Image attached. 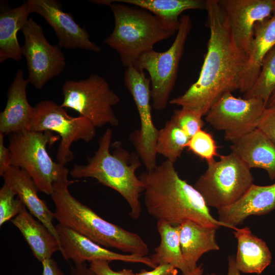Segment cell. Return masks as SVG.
Returning <instances> with one entry per match:
<instances>
[{
  "label": "cell",
  "instance_id": "cell-1",
  "mask_svg": "<svg viewBox=\"0 0 275 275\" xmlns=\"http://www.w3.org/2000/svg\"><path fill=\"white\" fill-rule=\"evenodd\" d=\"M206 26L210 36L197 81L182 95L171 99L180 106L205 116L225 93L239 90L249 56L237 45L229 20L218 0H206Z\"/></svg>",
  "mask_w": 275,
  "mask_h": 275
},
{
  "label": "cell",
  "instance_id": "cell-2",
  "mask_svg": "<svg viewBox=\"0 0 275 275\" xmlns=\"http://www.w3.org/2000/svg\"><path fill=\"white\" fill-rule=\"evenodd\" d=\"M139 178L144 186V202L148 212L157 221L178 226L185 221L215 227L226 226L214 218L194 186L181 179L174 163L166 159Z\"/></svg>",
  "mask_w": 275,
  "mask_h": 275
},
{
  "label": "cell",
  "instance_id": "cell-3",
  "mask_svg": "<svg viewBox=\"0 0 275 275\" xmlns=\"http://www.w3.org/2000/svg\"><path fill=\"white\" fill-rule=\"evenodd\" d=\"M106 5L113 14L115 26L104 43L118 53L122 65L135 67L139 58L157 43L177 32L179 23L168 21L143 8L114 1H92Z\"/></svg>",
  "mask_w": 275,
  "mask_h": 275
},
{
  "label": "cell",
  "instance_id": "cell-4",
  "mask_svg": "<svg viewBox=\"0 0 275 275\" xmlns=\"http://www.w3.org/2000/svg\"><path fill=\"white\" fill-rule=\"evenodd\" d=\"M75 182L56 183L51 198L55 206L54 218L95 243L123 252L146 256L147 244L137 234L106 221L70 193L68 187Z\"/></svg>",
  "mask_w": 275,
  "mask_h": 275
},
{
  "label": "cell",
  "instance_id": "cell-5",
  "mask_svg": "<svg viewBox=\"0 0 275 275\" xmlns=\"http://www.w3.org/2000/svg\"><path fill=\"white\" fill-rule=\"evenodd\" d=\"M112 135V130L107 128L100 138L94 155L88 158V163L74 165L70 174L76 179L94 178L118 192L130 207V216L136 219L141 215L140 197L144 190L143 182L135 174L141 166L140 157L118 145L112 153L109 148Z\"/></svg>",
  "mask_w": 275,
  "mask_h": 275
},
{
  "label": "cell",
  "instance_id": "cell-6",
  "mask_svg": "<svg viewBox=\"0 0 275 275\" xmlns=\"http://www.w3.org/2000/svg\"><path fill=\"white\" fill-rule=\"evenodd\" d=\"M52 132L24 130L9 137L11 166L24 170L34 180L38 191L51 195L55 183L68 181L69 170L49 155L47 145L58 140Z\"/></svg>",
  "mask_w": 275,
  "mask_h": 275
},
{
  "label": "cell",
  "instance_id": "cell-7",
  "mask_svg": "<svg viewBox=\"0 0 275 275\" xmlns=\"http://www.w3.org/2000/svg\"><path fill=\"white\" fill-rule=\"evenodd\" d=\"M219 157L207 163L194 186L207 206L217 209L237 202L254 184L251 169L236 154L231 152Z\"/></svg>",
  "mask_w": 275,
  "mask_h": 275
},
{
  "label": "cell",
  "instance_id": "cell-8",
  "mask_svg": "<svg viewBox=\"0 0 275 275\" xmlns=\"http://www.w3.org/2000/svg\"><path fill=\"white\" fill-rule=\"evenodd\" d=\"M62 90L63 101L61 106L76 111L96 128L119 125L113 107L120 102V98L102 76L92 74L85 79L68 80Z\"/></svg>",
  "mask_w": 275,
  "mask_h": 275
},
{
  "label": "cell",
  "instance_id": "cell-9",
  "mask_svg": "<svg viewBox=\"0 0 275 275\" xmlns=\"http://www.w3.org/2000/svg\"><path fill=\"white\" fill-rule=\"evenodd\" d=\"M191 28L190 16L181 15L176 37L170 48L163 52L152 49L142 54L138 60L135 67L140 70H146L150 75L152 106L155 110L162 111L167 106Z\"/></svg>",
  "mask_w": 275,
  "mask_h": 275
},
{
  "label": "cell",
  "instance_id": "cell-10",
  "mask_svg": "<svg viewBox=\"0 0 275 275\" xmlns=\"http://www.w3.org/2000/svg\"><path fill=\"white\" fill-rule=\"evenodd\" d=\"M29 130L54 132L61 141L56 154L57 162L65 166L73 158L70 150L72 143L79 140L89 142L96 135V127L86 118L69 116L65 108L49 100H43L35 106Z\"/></svg>",
  "mask_w": 275,
  "mask_h": 275
},
{
  "label": "cell",
  "instance_id": "cell-11",
  "mask_svg": "<svg viewBox=\"0 0 275 275\" xmlns=\"http://www.w3.org/2000/svg\"><path fill=\"white\" fill-rule=\"evenodd\" d=\"M124 82L132 96L140 120V129L131 134L130 140L147 171H150L157 166L156 145L159 131L151 114V80L144 71L129 66L125 70Z\"/></svg>",
  "mask_w": 275,
  "mask_h": 275
},
{
  "label": "cell",
  "instance_id": "cell-12",
  "mask_svg": "<svg viewBox=\"0 0 275 275\" xmlns=\"http://www.w3.org/2000/svg\"><path fill=\"white\" fill-rule=\"evenodd\" d=\"M266 107L260 99L237 98L227 92L211 106L205 119L214 129L224 131L225 140L233 143L257 128Z\"/></svg>",
  "mask_w": 275,
  "mask_h": 275
},
{
  "label": "cell",
  "instance_id": "cell-13",
  "mask_svg": "<svg viewBox=\"0 0 275 275\" xmlns=\"http://www.w3.org/2000/svg\"><path fill=\"white\" fill-rule=\"evenodd\" d=\"M21 31L24 37L21 52L26 62L27 79L40 90L63 72L66 66L65 58L58 45H52L48 42L42 26L32 18Z\"/></svg>",
  "mask_w": 275,
  "mask_h": 275
},
{
  "label": "cell",
  "instance_id": "cell-14",
  "mask_svg": "<svg viewBox=\"0 0 275 275\" xmlns=\"http://www.w3.org/2000/svg\"><path fill=\"white\" fill-rule=\"evenodd\" d=\"M56 228L63 257L67 261L71 260L75 265L85 263L86 261L104 260L143 263L152 268L157 266L150 257L115 253L62 224L58 223Z\"/></svg>",
  "mask_w": 275,
  "mask_h": 275
},
{
  "label": "cell",
  "instance_id": "cell-15",
  "mask_svg": "<svg viewBox=\"0 0 275 275\" xmlns=\"http://www.w3.org/2000/svg\"><path fill=\"white\" fill-rule=\"evenodd\" d=\"M30 13L43 17L53 29L61 48H81L98 52L101 48L90 40L85 27L79 25L72 15L65 12L60 2L56 0H29Z\"/></svg>",
  "mask_w": 275,
  "mask_h": 275
},
{
  "label": "cell",
  "instance_id": "cell-16",
  "mask_svg": "<svg viewBox=\"0 0 275 275\" xmlns=\"http://www.w3.org/2000/svg\"><path fill=\"white\" fill-rule=\"evenodd\" d=\"M226 14L237 46L249 55L256 22L275 12V0H218Z\"/></svg>",
  "mask_w": 275,
  "mask_h": 275
},
{
  "label": "cell",
  "instance_id": "cell-17",
  "mask_svg": "<svg viewBox=\"0 0 275 275\" xmlns=\"http://www.w3.org/2000/svg\"><path fill=\"white\" fill-rule=\"evenodd\" d=\"M275 210V183L266 186L253 184L233 204L217 209L218 220L233 229L251 215L266 214Z\"/></svg>",
  "mask_w": 275,
  "mask_h": 275
},
{
  "label": "cell",
  "instance_id": "cell-18",
  "mask_svg": "<svg viewBox=\"0 0 275 275\" xmlns=\"http://www.w3.org/2000/svg\"><path fill=\"white\" fill-rule=\"evenodd\" d=\"M29 83L24 78L23 71L18 69L8 89L5 108L0 114V132L5 135L30 129L35 107L28 100Z\"/></svg>",
  "mask_w": 275,
  "mask_h": 275
},
{
  "label": "cell",
  "instance_id": "cell-19",
  "mask_svg": "<svg viewBox=\"0 0 275 275\" xmlns=\"http://www.w3.org/2000/svg\"><path fill=\"white\" fill-rule=\"evenodd\" d=\"M2 177L4 183L20 198L30 213L43 224L59 242L56 226L52 222L54 213L39 197L38 190L31 176L24 170L11 166Z\"/></svg>",
  "mask_w": 275,
  "mask_h": 275
},
{
  "label": "cell",
  "instance_id": "cell-20",
  "mask_svg": "<svg viewBox=\"0 0 275 275\" xmlns=\"http://www.w3.org/2000/svg\"><path fill=\"white\" fill-rule=\"evenodd\" d=\"M230 149L250 169H263L270 180L275 179V144L260 129L244 134Z\"/></svg>",
  "mask_w": 275,
  "mask_h": 275
},
{
  "label": "cell",
  "instance_id": "cell-21",
  "mask_svg": "<svg viewBox=\"0 0 275 275\" xmlns=\"http://www.w3.org/2000/svg\"><path fill=\"white\" fill-rule=\"evenodd\" d=\"M178 226L182 254L187 267L192 272L198 267L197 262L204 254L219 250L216 240L217 228L189 220Z\"/></svg>",
  "mask_w": 275,
  "mask_h": 275
},
{
  "label": "cell",
  "instance_id": "cell-22",
  "mask_svg": "<svg viewBox=\"0 0 275 275\" xmlns=\"http://www.w3.org/2000/svg\"><path fill=\"white\" fill-rule=\"evenodd\" d=\"M275 47V12L263 21L256 22L248 61L242 73L239 91L245 93L254 84L267 52Z\"/></svg>",
  "mask_w": 275,
  "mask_h": 275
},
{
  "label": "cell",
  "instance_id": "cell-23",
  "mask_svg": "<svg viewBox=\"0 0 275 275\" xmlns=\"http://www.w3.org/2000/svg\"><path fill=\"white\" fill-rule=\"evenodd\" d=\"M237 240L236 266L244 273L261 274L271 263L272 256L266 243L254 235L250 228L234 230Z\"/></svg>",
  "mask_w": 275,
  "mask_h": 275
},
{
  "label": "cell",
  "instance_id": "cell-24",
  "mask_svg": "<svg viewBox=\"0 0 275 275\" xmlns=\"http://www.w3.org/2000/svg\"><path fill=\"white\" fill-rule=\"evenodd\" d=\"M19 230L35 257L41 262L51 258L57 251H61L59 241L50 231L33 215L23 205L20 212L11 220Z\"/></svg>",
  "mask_w": 275,
  "mask_h": 275
},
{
  "label": "cell",
  "instance_id": "cell-25",
  "mask_svg": "<svg viewBox=\"0 0 275 275\" xmlns=\"http://www.w3.org/2000/svg\"><path fill=\"white\" fill-rule=\"evenodd\" d=\"M30 14L27 2L20 6L0 14V63L8 59L19 61L22 59L21 47L17 33L29 20Z\"/></svg>",
  "mask_w": 275,
  "mask_h": 275
},
{
  "label": "cell",
  "instance_id": "cell-26",
  "mask_svg": "<svg viewBox=\"0 0 275 275\" xmlns=\"http://www.w3.org/2000/svg\"><path fill=\"white\" fill-rule=\"evenodd\" d=\"M157 228L160 242L154 249V253L150 257L153 263L156 265L171 264L180 270L182 275L190 273L182 254L179 226H173L164 221H157Z\"/></svg>",
  "mask_w": 275,
  "mask_h": 275
},
{
  "label": "cell",
  "instance_id": "cell-27",
  "mask_svg": "<svg viewBox=\"0 0 275 275\" xmlns=\"http://www.w3.org/2000/svg\"><path fill=\"white\" fill-rule=\"evenodd\" d=\"M128 5L145 9L168 21L179 23L181 14L191 9L206 10V1L203 0H117Z\"/></svg>",
  "mask_w": 275,
  "mask_h": 275
},
{
  "label": "cell",
  "instance_id": "cell-28",
  "mask_svg": "<svg viewBox=\"0 0 275 275\" xmlns=\"http://www.w3.org/2000/svg\"><path fill=\"white\" fill-rule=\"evenodd\" d=\"M189 136L171 120L159 130L156 142V153L175 162L186 147Z\"/></svg>",
  "mask_w": 275,
  "mask_h": 275
},
{
  "label": "cell",
  "instance_id": "cell-29",
  "mask_svg": "<svg viewBox=\"0 0 275 275\" xmlns=\"http://www.w3.org/2000/svg\"><path fill=\"white\" fill-rule=\"evenodd\" d=\"M275 92V47L264 58L260 72L252 87L243 94V98H256L267 105Z\"/></svg>",
  "mask_w": 275,
  "mask_h": 275
},
{
  "label": "cell",
  "instance_id": "cell-30",
  "mask_svg": "<svg viewBox=\"0 0 275 275\" xmlns=\"http://www.w3.org/2000/svg\"><path fill=\"white\" fill-rule=\"evenodd\" d=\"M186 147L207 163L214 161L215 157L220 156L217 153V147L212 134L202 129L189 139Z\"/></svg>",
  "mask_w": 275,
  "mask_h": 275
},
{
  "label": "cell",
  "instance_id": "cell-31",
  "mask_svg": "<svg viewBox=\"0 0 275 275\" xmlns=\"http://www.w3.org/2000/svg\"><path fill=\"white\" fill-rule=\"evenodd\" d=\"M7 184L0 189V226L15 217L23 205L21 200Z\"/></svg>",
  "mask_w": 275,
  "mask_h": 275
},
{
  "label": "cell",
  "instance_id": "cell-32",
  "mask_svg": "<svg viewBox=\"0 0 275 275\" xmlns=\"http://www.w3.org/2000/svg\"><path fill=\"white\" fill-rule=\"evenodd\" d=\"M202 117L193 111L181 107L175 110L170 120L190 138L204 126Z\"/></svg>",
  "mask_w": 275,
  "mask_h": 275
},
{
  "label": "cell",
  "instance_id": "cell-33",
  "mask_svg": "<svg viewBox=\"0 0 275 275\" xmlns=\"http://www.w3.org/2000/svg\"><path fill=\"white\" fill-rule=\"evenodd\" d=\"M275 144V105L266 107L257 126Z\"/></svg>",
  "mask_w": 275,
  "mask_h": 275
},
{
  "label": "cell",
  "instance_id": "cell-34",
  "mask_svg": "<svg viewBox=\"0 0 275 275\" xmlns=\"http://www.w3.org/2000/svg\"><path fill=\"white\" fill-rule=\"evenodd\" d=\"M108 261L95 260L90 262L89 267L97 275H135L131 269L124 268L116 271L112 269Z\"/></svg>",
  "mask_w": 275,
  "mask_h": 275
},
{
  "label": "cell",
  "instance_id": "cell-35",
  "mask_svg": "<svg viewBox=\"0 0 275 275\" xmlns=\"http://www.w3.org/2000/svg\"><path fill=\"white\" fill-rule=\"evenodd\" d=\"M0 132V176H3L6 171L11 166L10 150L4 145V136Z\"/></svg>",
  "mask_w": 275,
  "mask_h": 275
},
{
  "label": "cell",
  "instance_id": "cell-36",
  "mask_svg": "<svg viewBox=\"0 0 275 275\" xmlns=\"http://www.w3.org/2000/svg\"><path fill=\"white\" fill-rule=\"evenodd\" d=\"M177 269L171 264H161L157 265L152 270H141L135 275H177Z\"/></svg>",
  "mask_w": 275,
  "mask_h": 275
},
{
  "label": "cell",
  "instance_id": "cell-37",
  "mask_svg": "<svg viewBox=\"0 0 275 275\" xmlns=\"http://www.w3.org/2000/svg\"><path fill=\"white\" fill-rule=\"evenodd\" d=\"M42 265V275H64L58 267L57 262L52 258L44 260Z\"/></svg>",
  "mask_w": 275,
  "mask_h": 275
},
{
  "label": "cell",
  "instance_id": "cell-38",
  "mask_svg": "<svg viewBox=\"0 0 275 275\" xmlns=\"http://www.w3.org/2000/svg\"><path fill=\"white\" fill-rule=\"evenodd\" d=\"M70 275H97L85 263L75 265L72 268Z\"/></svg>",
  "mask_w": 275,
  "mask_h": 275
},
{
  "label": "cell",
  "instance_id": "cell-39",
  "mask_svg": "<svg viewBox=\"0 0 275 275\" xmlns=\"http://www.w3.org/2000/svg\"><path fill=\"white\" fill-rule=\"evenodd\" d=\"M228 274L227 275H241L238 269L234 255L229 256L228 258Z\"/></svg>",
  "mask_w": 275,
  "mask_h": 275
},
{
  "label": "cell",
  "instance_id": "cell-40",
  "mask_svg": "<svg viewBox=\"0 0 275 275\" xmlns=\"http://www.w3.org/2000/svg\"><path fill=\"white\" fill-rule=\"evenodd\" d=\"M204 271V268L203 265L201 264L198 266V267L193 271L186 275H203ZM210 275H217L215 273H212Z\"/></svg>",
  "mask_w": 275,
  "mask_h": 275
},
{
  "label": "cell",
  "instance_id": "cell-41",
  "mask_svg": "<svg viewBox=\"0 0 275 275\" xmlns=\"http://www.w3.org/2000/svg\"><path fill=\"white\" fill-rule=\"evenodd\" d=\"M275 105V92L272 94L269 98L267 107Z\"/></svg>",
  "mask_w": 275,
  "mask_h": 275
}]
</instances>
